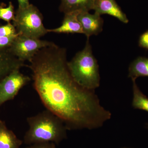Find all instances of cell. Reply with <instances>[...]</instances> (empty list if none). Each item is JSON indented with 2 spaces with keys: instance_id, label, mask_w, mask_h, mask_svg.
<instances>
[{
  "instance_id": "44dd1931",
  "label": "cell",
  "mask_w": 148,
  "mask_h": 148,
  "mask_svg": "<svg viewBox=\"0 0 148 148\" xmlns=\"http://www.w3.org/2000/svg\"><path fill=\"white\" fill-rule=\"evenodd\" d=\"M147 128H148V124L147 125Z\"/></svg>"
},
{
  "instance_id": "6da1fadb",
  "label": "cell",
  "mask_w": 148,
  "mask_h": 148,
  "mask_svg": "<svg viewBox=\"0 0 148 148\" xmlns=\"http://www.w3.org/2000/svg\"><path fill=\"white\" fill-rule=\"evenodd\" d=\"M29 62L33 86L42 103L67 130L95 129L111 118L95 90L82 87L73 78L66 49L54 43L41 49Z\"/></svg>"
},
{
  "instance_id": "5bb4252c",
  "label": "cell",
  "mask_w": 148,
  "mask_h": 148,
  "mask_svg": "<svg viewBox=\"0 0 148 148\" xmlns=\"http://www.w3.org/2000/svg\"><path fill=\"white\" fill-rule=\"evenodd\" d=\"M132 82L133 93L132 107L135 109L143 110L148 112V98L140 90L135 81H132Z\"/></svg>"
},
{
  "instance_id": "3957f363",
  "label": "cell",
  "mask_w": 148,
  "mask_h": 148,
  "mask_svg": "<svg viewBox=\"0 0 148 148\" xmlns=\"http://www.w3.org/2000/svg\"><path fill=\"white\" fill-rule=\"evenodd\" d=\"M73 78L82 87L95 90L99 87L100 76L99 66L92 53V47L87 39L83 49L79 51L68 63Z\"/></svg>"
},
{
  "instance_id": "4fadbf2b",
  "label": "cell",
  "mask_w": 148,
  "mask_h": 148,
  "mask_svg": "<svg viewBox=\"0 0 148 148\" xmlns=\"http://www.w3.org/2000/svg\"><path fill=\"white\" fill-rule=\"evenodd\" d=\"M140 77H148V58L138 57L130 65L128 77L132 81H136Z\"/></svg>"
},
{
  "instance_id": "e0dca14e",
  "label": "cell",
  "mask_w": 148,
  "mask_h": 148,
  "mask_svg": "<svg viewBox=\"0 0 148 148\" xmlns=\"http://www.w3.org/2000/svg\"><path fill=\"white\" fill-rule=\"evenodd\" d=\"M19 34L9 37H0V49L8 48L10 47L14 40Z\"/></svg>"
},
{
  "instance_id": "30bf717a",
  "label": "cell",
  "mask_w": 148,
  "mask_h": 148,
  "mask_svg": "<svg viewBox=\"0 0 148 148\" xmlns=\"http://www.w3.org/2000/svg\"><path fill=\"white\" fill-rule=\"evenodd\" d=\"M80 12H75L64 14L62 24L55 29H48V33L57 34H82L83 30L78 15Z\"/></svg>"
},
{
  "instance_id": "ac0fdd59",
  "label": "cell",
  "mask_w": 148,
  "mask_h": 148,
  "mask_svg": "<svg viewBox=\"0 0 148 148\" xmlns=\"http://www.w3.org/2000/svg\"><path fill=\"white\" fill-rule=\"evenodd\" d=\"M26 148H56V144L53 143H37L30 145Z\"/></svg>"
},
{
  "instance_id": "7c38bea8",
  "label": "cell",
  "mask_w": 148,
  "mask_h": 148,
  "mask_svg": "<svg viewBox=\"0 0 148 148\" xmlns=\"http://www.w3.org/2000/svg\"><path fill=\"white\" fill-rule=\"evenodd\" d=\"M23 141L8 129L5 122L0 120V148H20Z\"/></svg>"
},
{
  "instance_id": "ba28073f",
  "label": "cell",
  "mask_w": 148,
  "mask_h": 148,
  "mask_svg": "<svg viewBox=\"0 0 148 148\" xmlns=\"http://www.w3.org/2000/svg\"><path fill=\"white\" fill-rule=\"evenodd\" d=\"M93 10L100 15L107 14L114 16L124 24L129 22L126 14L115 0H95Z\"/></svg>"
},
{
  "instance_id": "2e32d148",
  "label": "cell",
  "mask_w": 148,
  "mask_h": 148,
  "mask_svg": "<svg viewBox=\"0 0 148 148\" xmlns=\"http://www.w3.org/2000/svg\"><path fill=\"white\" fill-rule=\"evenodd\" d=\"M17 34L16 28L10 23L0 26V37L12 36Z\"/></svg>"
},
{
  "instance_id": "8992f818",
  "label": "cell",
  "mask_w": 148,
  "mask_h": 148,
  "mask_svg": "<svg viewBox=\"0 0 148 148\" xmlns=\"http://www.w3.org/2000/svg\"><path fill=\"white\" fill-rule=\"evenodd\" d=\"M31 80L28 76L21 73L20 69L12 72L0 82V107L13 100L24 86Z\"/></svg>"
},
{
  "instance_id": "d6986e66",
  "label": "cell",
  "mask_w": 148,
  "mask_h": 148,
  "mask_svg": "<svg viewBox=\"0 0 148 148\" xmlns=\"http://www.w3.org/2000/svg\"><path fill=\"white\" fill-rule=\"evenodd\" d=\"M139 45L141 47L148 49V30L140 37Z\"/></svg>"
},
{
  "instance_id": "52a82bcc",
  "label": "cell",
  "mask_w": 148,
  "mask_h": 148,
  "mask_svg": "<svg viewBox=\"0 0 148 148\" xmlns=\"http://www.w3.org/2000/svg\"><path fill=\"white\" fill-rule=\"evenodd\" d=\"M78 18L81 24L83 34H84L87 39L94 35H98L103 31L104 21L101 15L94 13L91 14L89 12H80Z\"/></svg>"
},
{
  "instance_id": "9c48e42d",
  "label": "cell",
  "mask_w": 148,
  "mask_h": 148,
  "mask_svg": "<svg viewBox=\"0 0 148 148\" xmlns=\"http://www.w3.org/2000/svg\"><path fill=\"white\" fill-rule=\"evenodd\" d=\"M25 66L24 62L11 52L9 48L0 49V82L14 70Z\"/></svg>"
},
{
  "instance_id": "5b68a950",
  "label": "cell",
  "mask_w": 148,
  "mask_h": 148,
  "mask_svg": "<svg viewBox=\"0 0 148 148\" xmlns=\"http://www.w3.org/2000/svg\"><path fill=\"white\" fill-rule=\"evenodd\" d=\"M54 43L40 39L18 35L12 44L9 49L20 61H30L41 49L50 46Z\"/></svg>"
},
{
  "instance_id": "8fae6325",
  "label": "cell",
  "mask_w": 148,
  "mask_h": 148,
  "mask_svg": "<svg viewBox=\"0 0 148 148\" xmlns=\"http://www.w3.org/2000/svg\"><path fill=\"white\" fill-rule=\"evenodd\" d=\"M95 0H61L59 10L64 14L89 12L93 10Z\"/></svg>"
},
{
  "instance_id": "277c9868",
  "label": "cell",
  "mask_w": 148,
  "mask_h": 148,
  "mask_svg": "<svg viewBox=\"0 0 148 148\" xmlns=\"http://www.w3.org/2000/svg\"><path fill=\"white\" fill-rule=\"evenodd\" d=\"M13 25L20 35L40 39L47 34L43 23V16L36 6L30 4L24 8H18L15 13Z\"/></svg>"
},
{
  "instance_id": "7a4b0ae2",
  "label": "cell",
  "mask_w": 148,
  "mask_h": 148,
  "mask_svg": "<svg viewBox=\"0 0 148 148\" xmlns=\"http://www.w3.org/2000/svg\"><path fill=\"white\" fill-rule=\"evenodd\" d=\"M27 120L29 128L23 141L25 145L44 143L58 145L67 137V129L64 122L48 110L29 117Z\"/></svg>"
},
{
  "instance_id": "9a60e30c",
  "label": "cell",
  "mask_w": 148,
  "mask_h": 148,
  "mask_svg": "<svg viewBox=\"0 0 148 148\" xmlns=\"http://www.w3.org/2000/svg\"><path fill=\"white\" fill-rule=\"evenodd\" d=\"M15 16L14 7L11 2L9 3L8 6H5L3 4L0 5V19L10 23L11 21L14 20Z\"/></svg>"
},
{
  "instance_id": "ffe728a7",
  "label": "cell",
  "mask_w": 148,
  "mask_h": 148,
  "mask_svg": "<svg viewBox=\"0 0 148 148\" xmlns=\"http://www.w3.org/2000/svg\"><path fill=\"white\" fill-rule=\"evenodd\" d=\"M18 8H24L30 5L29 0H17Z\"/></svg>"
}]
</instances>
